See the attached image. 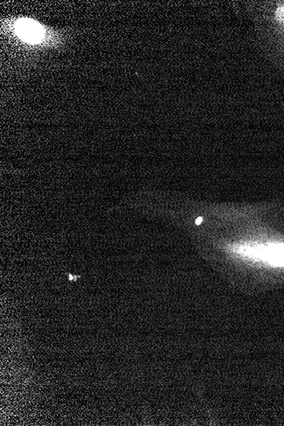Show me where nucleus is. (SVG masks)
Segmentation results:
<instances>
[{
    "label": "nucleus",
    "mask_w": 284,
    "mask_h": 426,
    "mask_svg": "<svg viewBox=\"0 0 284 426\" xmlns=\"http://www.w3.org/2000/svg\"><path fill=\"white\" fill-rule=\"evenodd\" d=\"M16 28L19 37L26 42H39L43 36V29L40 24L29 19L19 21Z\"/></svg>",
    "instance_id": "1"
},
{
    "label": "nucleus",
    "mask_w": 284,
    "mask_h": 426,
    "mask_svg": "<svg viewBox=\"0 0 284 426\" xmlns=\"http://www.w3.org/2000/svg\"><path fill=\"white\" fill-rule=\"evenodd\" d=\"M283 13H284V11H283Z\"/></svg>",
    "instance_id": "2"
}]
</instances>
